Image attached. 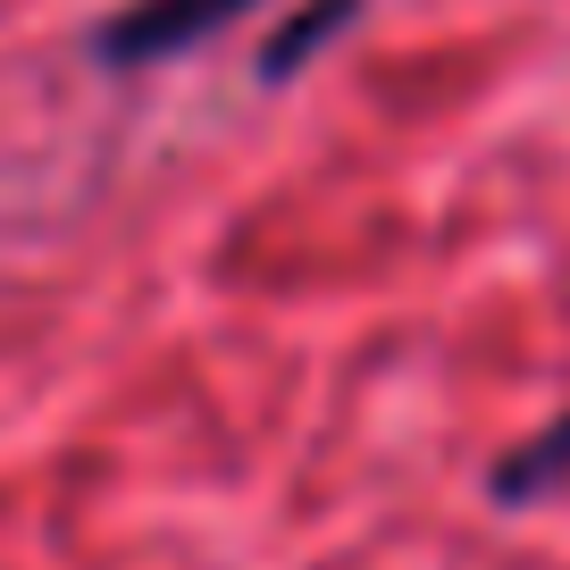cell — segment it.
<instances>
[{
    "label": "cell",
    "instance_id": "1",
    "mask_svg": "<svg viewBox=\"0 0 570 570\" xmlns=\"http://www.w3.org/2000/svg\"><path fill=\"white\" fill-rule=\"evenodd\" d=\"M252 0H135L101 26V59L109 68H142V59H168V51H194L210 42L218 26H235Z\"/></svg>",
    "mask_w": 570,
    "mask_h": 570
},
{
    "label": "cell",
    "instance_id": "2",
    "mask_svg": "<svg viewBox=\"0 0 570 570\" xmlns=\"http://www.w3.org/2000/svg\"><path fill=\"white\" fill-rule=\"evenodd\" d=\"M562 470H570V420H553L537 445H520V453H503V462H495V495L503 503H529V495H546Z\"/></svg>",
    "mask_w": 570,
    "mask_h": 570
},
{
    "label": "cell",
    "instance_id": "3",
    "mask_svg": "<svg viewBox=\"0 0 570 570\" xmlns=\"http://www.w3.org/2000/svg\"><path fill=\"white\" fill-rule=\"evenodd\" d=\"M353 9H361V0H320V9H303V18H294V26H285V35L261 51V76H268V85H285V76L320 51V42H336V26L353 18Z\"/></svg>",
    "mask_w": 570,
    "mask_h": 570
}]
</instances>
